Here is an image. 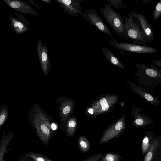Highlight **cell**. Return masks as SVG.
Instances as JSON below:
<instances>
[{"instance_id": "31", "label": "cell", "mask_w": 161, "mask_h": 161, "mask_svg": "<svg viewBox=\"0 0 161 161\" xmlns=\"http://www.w3.org/2000/svg\"><path fill=\"white\" fill-rule=\"evenodd\" d=\"M57 128V125L55 123H53L51 124V128L53 130H54L56 129Z\"/></svg>"}, {"instance_id": "12", "label": "cell", "mask_w": 161, "mask_h": 161, "mask_svg": "<svg viewBox=\"0 0 161 161\" xmlns=\"http://www.w3.org/2000/svg\"><path fill=\"white\" fill-rule=\"evenodd\" d=\"M130 14L133 19H136L139 21L142 29L150 43L154 41V38L153 29L142 12L139 13L137 11H132L130 12Z\"/></svg>"}, {"instance_id": "15", "label": "cell", "mask_w": 161, "mask_h": 161, "mask_svg": "<svg viewBox=\"0 0 161 161\" xmlns=\"http://www.w3.org/2000/svg\"><path fill=\"white\" fill-rule=\"evenodd\" d=\"M14 136V133L11 131L6 135V132L3 133L0 141V161H5L4 159V155L10 150L8 148V147Z\"/></svg>"}, {"instance_id": "17", "label": "cell", "mask_w": 161, "mask_h": 161, "mask_svg": "<svg viewBox=\"0 0 161 161\" xmlns=\"http://www.w3.org/2000/svg\"><path fill=\"white\" fill-rule=\"evenodd\" d=\"M145 134L143 139L142 145V152L144 155L148 151L151 142L155 135L151 131L145 132Z\"/></svg>"}, {"instance_id": "24", "label": "cell", "mask_w": 161, "mask_h": 161, "mask_svg": "<svg viewBox=\"0 0 161 161\" xmlns=\"http://www.w3.org/2000/svg\"><path fill=\"white\" fill-rule=\"evenodd\" d=\"M59 106L60 112L59 114L60 119L64 120V116L67 115L70 112L71 108L69 106H64V103L61 102Z\"/></svg>"}, {"instance_id": "20", "label": "cell", "mask_w": 161, "mask_h": 161, "mask_svg": "<svg viewBox=\"0 0 161 161\" xmlns=\"http://www.w3.org/2000/svg\"><path fill=\"white\" fill-rule=\"evenodd\" d=\"M24 155L33 161H53L51 158L36 152H28L24 153Z\"/></svg>"}, {"instance_id": "27", "label": "cell", "mask_w": 161, "mask_h": 161, "mask_svg": "<svg viewBox=\"0 0 161 161\" xmlns=\"http://www.w3.org/2000/svg\"><path fill=\"white\" fill-rule=\"evenodd\" d=\"M100 103L103 110L106 111L108 109L109 106L107 103L106 100L105 98H103L100 100Z\"/></svg>"}, {"instance_id": "30", "label": "cell", "mask_w": 161, "mask_h": 161, "mask_svg": "<svg viewBox=\"0 0 161 161\" xmlns=\"http://www.w3.org/2000/svg\"><path fill=\"white\" fill-rule=\"evenodd\" d=\"M32 4L34 5L37 8H38L39 10L41 9V7L38 5L35 4V3L34 2V1L32 0H28Z\"/></svg>"}, {"instance_id": "13", "label": "cell", "mask_w": 161, "mask_h": 161, "mask_svg": "<svg viewBox=\"0 0 161 161\" xmlns=\"http://www.w3.org/2000/svg\"><path fill=\"white\" fill-rule=\"evenodd\" d=\"M134 92L141 97L147 102L158 106L160 104L159 99L153 96L145 88L134 84L133 86Z\"/></svg>"}, {"instance_id": "16", "label": "cell", "mask_w": 161, "mask_h": 161, "mask_svg": "<svg viewBox=\"0 0 161 161\" xmlns=\"http://www.w3.org/2000/svg\"><path fill=\"white\" fill-rule=\"evenodd\" d=\"M101 50L104 56L109 62L119 68H124L122 63L111 51L104 46L102 47Z\"/></svg>"}, {"instance_id": "23", "label": "cell", "mask_w": 161, "mask_h": 161, "mask_svg": "<svg viewBox=\"0 0 161 161\" xmlns=\"http://www.w3.org/2000/svg\"><path fill=\"white\" fill-rule=\"evenodd\" d=\"M107 1L111 7H113L118 10L127 8V5L123 4L122 0H107Z\"/></svg>"}, {"instance_id": "34", "label": "cell", "mask_w": 161, "mask_h": 161, "mask_svg": "<svg viewBox=\"0 0 161 161\" xmlns=\"http://www.w3.org/2000/svg\"><path fill=\"white\" fill-rule=\"evenodd\" d=\"M42 1L45 2H47V3H49V4L51 3V1L50 0H42Z\"/></svg>"}, {"instance_id": "7", "label": "cell", "mask_w": 161, "mask_h": 161, "mask_svg": "<svg viewBox=\"0 0 161 161\" xmlns=\"http://www.w3.org/2000/svg\"><path fill=\"white\" fill-rule=\"evenodd\" d=\"M37 51L38 58L42 72L44 75L47 76L51 66L47 47L45 43L43 45L41 38H39L38 40Z\"/></svg>"}, {"instance_id": "29", "label": "cell", "mask_w": 161, "mask_h": 161, "mask_svg": "<svg viewBox=\"0 0 161 161\" xmlns=\"http://www.w3.org/2000/svg\"><path fill=\"white\" fill-rule=\"evenodd\" d=\"M153 63L156 66L161 68V62L159 59L154 61L153 62Z\"/></svg>"}, {"instance_id": "19", "label": "cell", "mask_w": 161, "mask_h": 161, "mask_svg": "<svg viewBox=\"0 0 161 161\" xmlns=\"http://www.w3.org/2000/svg\"><path fill=\"white\" fill-rule=\"evenodd\" d=\"M77 144L78 148L81 153H86L90 150L91 144L90 142L84 136H80L79 138Z\"/></svg>"}, {"instance_id": "14", "label": "cell", "mask_w": 161, "mask_h": 161, "mask_svg": "<svg viewBox=\"0 0 161 161\" xmlns=\"http://www.w3.org/2000/svg\"><path fill=\"white\" fill-rule=\"evenodd\" d=\"M133 114L135 117L134 124L137 127H143L151 124L154 119L147 115H143L140 114L142 108L140 107H134Z\"/></svg>"}, {"instance_id": "22", "label": "cell", "mask_w": 161, "mask_h": 161, "mask_svg": "<svg viewBox=\"0 0 161 161\" xmlns=\"http://www.w3.org/2000/svg\"><path fill=\"white\" fill-rule=\"evenodd\" d=\"M76 125V122L73 120H70L68 122L66 130V133L68 136L71 137L73 136L75 130Z\"/></svg>"}, {"instance_id": "25", "label": "cell", "mask_w": 161, "mask_h": 161, "mask_svg": "<svg viewBox=\"0 0 161 161\" xmlns=\"http://www.w3.org/2000/svg\"><path fill=\"white\" fill-rule=\"evenodd\" d=\"M104 154L103 152H100L94 154L81 161H99Z\"/></svg>"}, {"instance_id": "3", "label": "cell", "mask_w": 161, "mask_h": 161, "mask_svg": "<svg viewBox=\"0 0 161 161\" xmlns=\"http://www.w3.org/2000/svg\"><path fill=\"white\" fill-rule=\"evenodd\" d=\"M99 11L117 35L126 40L130 39L125 34V22L123 17L115 11L108 3H106L104 8L100 7Z\"/></svg>"}, {"instance_id": "33", "label": "cell", "mask_w": 161, "mask_h": 161, "mask_svg": "<svg viewBox=\"0 0 161 161\" xmlns=\"http://www.w3.org/2000/svg\"><path fill=\"white\" fill-rule=\"evenodd\" d=\"M89 112L91 114H92L93 113V110L92 109H90L88 110Z\"/></svg>"}, {"instance_id": "4", "label": "cell", "mask_w": 161, "mask_h": 161, "mask_svg": "<svg viewBox=\"0 0 161 161\" xmlns=\"http://www.w3.org/2000/svg\"><path fill=\"white\" fill-rule=\"evenodd\" d=\"M128 16L123 15L125 25V32L127 36L133 40V42L142 45L150 43L142 30H141L135 21L128 14Z\"/></svg>"}, {"instance_id": "1", "label": "cell", "mask_w": 161, "mask_h": 161, "mask_svg": "<svg viewBox=\"0 0 161 161\" xmlns=\"http://www.w3.org/2000/svg\"><path fill=\"white\" fill-rule=\"evenodd\" d=\"M30 124L42 144L47 146L53 135L51 122L45 113L38 105L34 107Z\"/></svg>"}, {"instance_id": "6", "label": "cell", "mask_w": 161, "mask_h": 161, "mask_svg": "<svg viewBox=\"0 0 161 161\" xmlns=\"http://www.w3.org/2000/svg\"><path fill=\"white\" fill-rule=\"evenodd\" d=\"M80 15L82 16L83 19L94 25L103 33L111 37L112 36L109 29L93 8L86 10L83 12H82Z\"/></svg>"}, {"instance_id": "21", "label": "cell", "mask_w": 161, "mask_h": 161, "mask_svg": "<svg viewBox=\"0 0 161 161\" xmlns=\"http://www.w3.org/2000/svg\"><path fill=\"white\" fill-rule=\"evenodd\" d=\"M8 116L7 107L5 105L2 106L0 111V129L6 122Z\"/></svg>"}, {"instance_id": "32", "label": "cell", "mask_w": 161, "mask_h": 161, "mask_svg": "<svg viewBox=\"0 0 161 161\" xmlns=\"http://www.w3.org/2000/svg\"><path fill=\"white\" fill-rule=\"evenodd\" d=\"M145 3H147L150 2L151 0H142Z\"/></svg>"}, {"instance_id": "2", "label": "cell", "mask_w": 161, "mask_h": 161, "mask_svg": "<svg viewBox=\"0 0 161 161\" xmlns=\"http://www.w3.org/2000/svg\"><path fill=\"white\" fill-rule=\"evenodd\" d=\"M150 66L137 63L136 75L138 78V83L141 86L149 88L152 91L161 84V69L152 64Z\"/></svg>"}, {"instance_id": "9", "label": "cell", "mask_w": 161, "mask_h": 161, "mask_svg": "<svg viewBox=\"0 0 161 161\" xmlns=\"http://www.w3.org/2000/svg\"><path fill=\"white\" fill-rule=\"evenodd\" d=\"M84 0H56L64 12L73 16L77 17L80 15L81 4Z\"/></svg>"}, {"instance_id": "26", "label": "cell", "mask_w": 161, "mask_h": 161, "mask_svg": "<svg viewBox=\"0 0 161 161\" xmlns=\"http://www.w3.org/2000/svg\"><path fill=\"white\" fill-rule=\"evenodd\" d=\"M161 16V0H160L156 6L153 12V19L154 20H157Z\"/></svg>"}, {"instance_id": "8", "label": "cell", "mask_w": 161, "mask_h": 161, "mask_svg": "<svg viewBox=\"0 0 161 161\" xmlns=\"http://www.w3.org/2000/svg\"><path fill=\"white\" fill-rule=\"evenodd\" d=\"M15 17L9 15L11 25L13 32L17 34L25 33L28 31L29 28L28 25L30 23L23 15L18 13H14Z\"/></svg>"}, {"instance_id": "11", "label": "cell", "mask_w": 161, "mask_h": 161, "mask_svg": "<svg viewBox=\"0 0 161 161\" xmlns=\"http://www.w3.org/2000/svg\"><path fill=\"white\" fill-rule=\"evenodd\" d=\"M9 6L20 13L38 16V12L30 4L22 0H4Z\"/></svg>"}, {"instance_id": "10", "label": "cell", "mask_w": 161, "mask_h": 161, "mask_svg": "<svg viewBox=\"0 0 161 161\" xmlns=\"http://www.w3.org/2000/svg\"><path fill=\"white\" fill-rule=\"evenodd\" d=\"M161 160V136L155 135L143 161H160Z\"/></svg>"}, {"instance_id": "28", "label": "cell", "mask_w": 161, "mask_h": 161, "mask_svg": "<svg viewBox=\"0 0 161 161\" xmlns=\"http://www.w3.org/2000/svg\"><path fill=\"white\" fill-rule=\"evenodd\" d=\"M32 160L24 155L20 156L18 161H31Z\"/></svg>"}, {"instance_id": "18", "label": "cell", "mask_w": 161, "mask_h": 161, "mask_svg": "<svg viewBox=\"0 0 161 161\" xmlns=\"http://www.w3.org/2000/svg\"><path fill=\"white\" fill-rule=\"evenodd\" d=\"M124 156L113 151L105 153L99 161H121Z\"/></svg>"}, {"instance_id": "35", "label": "cell", "mask_w": 161, "mask_h": 161, "mask_svg": "<svg viewBox=\"0 0 161 161\" xmlns=\"http://www.w3.org/2000/svg\"><path fill=\"white\" fill-rule=\"evenodd\" d=\"M159 60L161 62V58L160 59H159Z\"/></svg>"}, {"instance_id": "5", "label": "cell", "mask_w": 161, "mask_h": 161, "mask_svg": "<svg viewBox=\"0 0 161 161\" xmlns=\"http://www.w3.org/2000/svg\"><path fill=\"white\" fill-rule=\"evenodd\" d=\"M111 40H109L108 44L120 51L124 55L123 51L136 53H153L159 51L157 49L147 46L137 45L127 42H118L113 36Z\"/></svg>"}]
</instances>
